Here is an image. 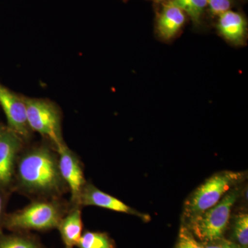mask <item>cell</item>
<instances>
[{"label": "cell", "instance_id": "8992f818", "mask_svg": "<svg viewBox=\"0 0 248 248\" xmlns=\"http://www.w3.org/2000/svg\"><path fill=\"white\" fill-rule=\"evenodd\" d=\"M23 96L0 83V105L6 115L9 128L24 141L31 138L32 131L28 122L27 107Z\"/></svg>", "mask_w": 248, "mask_h": 248}, {"label": "cell", "instance_id": "d6986e66", "mask_svg": "<svg viewBox=\"0 0 248 248\" xmlns=\"http://www.w3.org/2000/svg\"><path fill=\"white\" fill-rule=\"evenodd\" d=\"M203 245L204 248H242L239 245L235 244L223 238L212 242L204 243Z\"/></svg>", "mask_w": 248, "mask_h": 248}, {"label": "cell", "instance_id": "e0dca14e", "mask_svg": "<svg viewBox=\"0 0 248 248\" xmlns=\"http://www.w3.org/2000/svg\"><path fill=\"white\" fill-rule=\"evenodd\" d=\"M176 248H204L187 227H182L179 232V240Z\"/></svg>", "mask_w": 248, "mask_h": 248}, {"label": "cell", "instance_id": "9a60e30c", "mask_svg": "<svg viewBox=\"0 0 248 248\" xmlns=\"http://www.w3.org/2000/svg\"><path fill=\"white\" fill-rule=\"evenodd\" d=\"M235 237L242 248H248V215L247 213H241L236 216L234 224Z\"/></svg>", "mask_w": 248, "mask_h": 248}, {"label": "cell", "instance_id": "52a82bcc", "mask_svg": "<svg viewBox=\"0 0 248 248\" xmlns=\"http://www.w3.org/2000/svg\"><path fill=\"white\" fill-rule=\"evenodd\" d=\"M58 154L62 179L71 190L72 202L79 205L80 196L86 183L79 159L68 146Z\"/></svg>", "mask_w": 248, "mask_h": 248}, {"label": "cell", "instance_id": "6da1fadb", "mask_svg": "<svg viewBox=\"0 0 248 248\" xmlns=\"http://www.w3.org/2000/svg\"><path fill=\"white\" fill-rule=\"evenodd\" d=\"M17 175L23 188L34 193H58L64 183L58 158L46 146L36 147L22 155Z\"/></svg>", "mask_w": 248, "mask_h": 248}, {"label": "cell", "instance_id": "603a6c76", "mask_svg": "<svg viewBox=\"0 0 248 248\" xmlns=\"http://www.w3.org/2000/svg\"><path fill=\"white\" fill-rule=\"evenodd\" d=\"M66 248H73L66 247Z\"/></svg>", "mask_w": 248, "mask_h": 248}, {"label": "cell", "instance_id": "5b68a950", "mask_svg": "<svg viewBox=\"0 0 248 248\" xmlns=\"http://www.w3.org/2000/svg\"><path fill=\"white\" fill-rule=\"evenodd\" d=\"M62 215L60 204L40 201L9 215L6 226L16 231H48L58 228Z\"/></svg>", "mask_w": 248, "mask_h": 248}, {"label": "cell", "instance_id": "8fae6325", "mask_svg": "<svg viewBox=\"0 0 248 248\" xmlns=\"http://www.w3.org/2000/svg\"><path fill=\"white\" fill-rule=\"evenodd\" d=\"M218 17V30L220 34L229 42L241 43L244 40L247 30V22L244 16L229 10Z\"/></svg>", "mask_w": 248, "mask_h": 248}, {"label": "cell", "instance_id": "277c9868", "mask_svg": "<svg viewBox=\"0 0 248 248\" xmlns=\"http://www.w3.org/2000/svg\"><path fill=\"white\" fill-rule=\"evenodd\" d=\"M244 177L242 172L222 171L209 178L186 201L184 210L186 219L189 221L216 205Z\"/></svg>", "mask_w": 248, "mask_h": 248}, {"label": "cell", "instance_id": "44dd1931", "mask_svg": "<svg viewBox=\"0 0 248 248\" xmlns=\"http://www.w3.org/2000/svg\"><path fill=\"white\" fill-rule=\"evenodd\" d=\"M4 127L0 125V139H1V135H2L3 130H4Z\"/></svg>", "mask_w": 248, "mask_h": 248}, {"label": "cell", "instance_id": "ba28073f", "mask_svg": "<svg viewBox=\"0 0 248 248\" xmlns=\"http://www.w3.org/2000/svg\"><path fill=\"white\" fill-rule=\"evenodd\" d=\"M23 140L9 128H4L0 139V184H6L12 178L16 156Z\"/></svg>", "mask_w": 248, "mask_h": 248}, {"label": "cell", "instance_id": "30bf717a", "mask_svg": "<svg viewBox=\"0 0 248 248\" xmlns=\"http://www.w3.org/2000/svg\"><path fill=\"white\" fill-rule=\"evenodd\" d=\"M186 20L185 13L172 1H169L164 5L158 17V33L164 40H171L182 29Z\"/></svg>", "mask_w": 248, "mask_h": 248}, {"label": "cell", "instance_id": "7402d4cb", "mask_svg": "<svg viewBox=\"0 0 248 248\" xmlns=\"http://www.w3.org/2000/svg\"><path fill=\"white\" fill-rule=\"evenodd\" d=\"M156 2H161V1H168V0H155ZM169 1H172V0H169Z\"/></svg>", "mask_w": 248, "mask_h": 248}, {"label": "cell", "instance_id": "7c38bea8", "mask_svg": "<svg viewBox=\"0 0 248 248\" xmlns=\"http://www.w3.org/2000/svg\"><path fill=\"white\" fill-rule=\"evenodd\" d=\"M58 228L66 247L77 246L82 235L83 222L80 209H74L67 216L62 217Z\"/></svg>", "mask_w": 248, "mask_h": 248}, {"label": "cell", "instance_id": "ac0fdd59", "mask_svg": "<svg viewBox=\"0 0 248 248\" xmlns=\"http://www.w3.org/2000/svg\"><path fill=\"white\" fill-rule=\"evenodd\" d=\"M207 4L214 16H219L229 11L231 7V0H207Z\"/></svg>", "mask_w": 248, "mask_h": 248}, {"label": "cell", "instance_id": "2e32d148", "mask_svg": "<svg viewBox=\"0 0 248 248\" xmlns=\"http://www.w3.org/2000/svg\"><path fill=\"white\" fill-rule=\"evenodd\" d=\"M0 248H41L34 240L24 236H11L0 241Z\"/></svg>", "mask_w": 248, "mask_h": 248}, {"label": "cell", "instance_id": "ffe728a7", "mask_svg": "<svg viewBox=\"0 0 248 248\" xmlns=\"http://www.w3.org/2000/svg\"><path fill=\"white\" fill-rule=\"evenodd\" d=\"M3 210V200L1 196L0 195V217H1V213H2Z\"/></svg>", "mask_w": 248, "mask_h": 248}, {"label": "cell", "instance_id": "3957f363", "mask_svg": "<svg viewBox=\"0 0 248 248\" xmlns=\"http://www.w3.org/2000/svg\"><path fill=\"white\" fill-rule=\"evenodd\" d=\"M239 193V189H232L216 205L191 218L187 227L189 231L203 244L223 238Z\"/></svg>", "mask_w": 248, "mask_h": 248}, {"label": "cell", "instance_id": "4fadbf2b", "mask_svg": "<svg viewBox=\"0 0 248 248\" xmlns=\"http://www.w3.org/2000/svg\"><path fill=\"white\" fill-rule=\"evenodd\" d=\"M77 246L79 248H115L112 240L106 233L86 232Z\"/></svg>", "mask_w": 248, "mask_h": 248}, {"label": "cell", "instance_id": "7a4b0ae2", "mask_svg": "<svg viewBox=\"0 0 248 248\" xmlns=\"http://www.w3.org/2000/svg\"><path fill=\"white\" fill-rule=\"evenodd\" d=\"M23 97L31 130L42 135L60 153L67 146L62 136L60 108L50 99Z\"/></svg>", "mask_w": 248, "mask_h": 248}, {"label": "cell", "instance_id": "5bb4252c", "mask_svg": "<svg viewBox=\"0 0 248 248\" xmlns=\"http://www.w3.org/2000/svg\"><path fill=\"white\" fill-rule=\"evenodd\" d=\"M177 6L187 15L195 24H200L205 8L207 0H172Z\"/></svg>", "mask_w": 248, "mask_h": 248}, {"label": "cell", "instance_id": "9c48e42d", "mask_svg": "<svg viewBox=\"0 0 248 248\" xmlns=\"http://www.w3.org/2000/svg\"><path fill=\"white\" fill-rule=\"evenodd\" d=\"M80 204L101 207L118 213L130 214L147 219L146 215H142L135 209L130 208L126 204L121 202L118 199L99 190L92 184H86L84 186L80 196L79 205Z\"/></svg>", "mask_w": 248, "mask_h": 248}]
</instances>
